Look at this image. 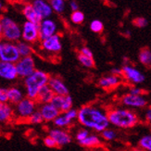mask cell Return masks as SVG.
Instances as JSON below:
<instances>
[{
	"label": "cell",
	"mask_w": 151,
	"mask_h": 151,
	"mask_svg": "<svg viewBox=\"0 0 151 151\" xmlns=\"http://www.w3.org/2000/svg\"><path fill=\"white\" fill-rule=\"evenodd\" d=\"M77 122L81 126L95 133H102L109 127L108 111L95 105H84L78 109Z\"/></svg>",
	"instance_id": "6da1fadb"
},
{
	"label": "cell",
	"mask_w": 151,
	"mask_h": 151,
	"mask_svg": "<svg viewBox=\"0 0 151 151\" xmlns=\"http://www.w3.org/2000/svg\"><path fill=\"white\" fill-rule=\"evenodd\" d=\"M108 111L110 125L118 129H131L140 122V118L134 109L128 108H113Z\"/></svg>",
	"instance_id": "7a4b0ae2"
},
{
	"label": "cell",
	"mask_w": 151,
	"mask_h": 151,
	"mask_svg": "<svg viewBox=\"0 0 151 151\" xmlns=\"http://www.w3.org/2000/svg\"><path fill=\"white\" fill-rule=\"evenodd\" d=\"M50 75L41 70H36L32 74L24 78L23 83L25 87V96L31 99L36 100L40 89L48 84Z\"/></svg>",
	"instance_id": "3957f363"
},
{
	"label": "cell",
	"mask_w": 151,
	"mask_h": 151,
	"mask_svg": "<svg viewBox=\"0 0 151 151\" xmlns=\"http://www.w3.org/2000/svg\"><path fill=\"white\" fill-rule=\"evenodd\" d=\"M0 21L2 23L3 34L2 39L12 43H17L22 39V27L14 19L9 17L3 16L0 17Z\"/></svg>",
	"instance_id": "277c9868"
},
{
	"label": "cell",
	"mask_w": 151,
	"mask_h": 151,
	"mask_svg": "<svg viewBox=\"0 0 151 151\" xmlns=\"http://www.w3.org/2000/svg\"><path fill=\"white\" fill-rule=\"evenodd\" d=\"M21 58L16 43L6 41L4 39L0 40V60L16 63Z\"/></svg>",
	"instance_id": "5b68a950"
},
{
	"label": "cell",
	"mask_w": 151,
	"mask_h": 151,
	"mask_svg": "<svg viewBox=\"0 0 151 151\" xmlns=\"http://www.w3.org/2000/svg\"><path fill=\"white\" fill-rule=\"evenodd\" d=\"M37 102L29 97H24L23 99L15 105L14 116L21 120L27 121L29 118L37 110Z\"/></svg>",
	"instance_id": "8992f818"
},
{
	"label": "cell",
	"mask_w": 151,
	"mask_h": 151,
	"mask_svg": "<svg viewBox=\"0 0 151 151\" xmlns=\"http://www.w3.org/2000/svg\"><path fill=\"white\" fill-rule=\"evenodd\" d=\"M120 102L123 107L131 109H147L148 105L147 98L144 95H132L127 93L123 95L120 98Z\"/></svg>",
	"instance_id": "52a82bcc"
},
{
	"label": "cell",
	"mask_w": 151,
	"mask_h": 151,
	"mask_svg": "<svg viewBox=\"0 0 151 151\" xmlns=\"http://www.w3.org/2000/svg\"><path fill=\"white\" fill-rule=\"evenodd\" d=\"M22 39L31 45L40 41L39 24L25 21L22 26Z\"/></svg>",
	"instance_id": "ba28073f"
},
{
	"label": "cell",
	"mask_w": 151,
	"mask_h": 151,
	"mask_svg": "<svg viewBox=\"0 0 151 151\" xmlns=\"http://www.w3.org/2000/svg\"><path fill=\"white\" fill-rule=\"evenodd\" d=\"M122 77L133 85L140 84L146 80V77L144 75V73H142L138 69L134 67L133 65L124 64L122 68Z\"/></svg>",
	"instance_id": "9c48e42d"
},
{
	"label": "cell",
	"mask_w": 151,
	"mask_h": 151,
	"mask_svg": "<svg viewBox=\"0 0 151 151\" xmlns=\"http://www.w3.org/2000/svg\"><path fill=\"white\" fill-rule=\"evenodd\" d=\"M15 65L19 77H22L23 79L30 76L36 70L35 60L32 56L21 58L15 63Z\"/></svg>",
	"instance_id": "30bf717a"
},
{
	"label": "cell",
	"mask_w": 151,
	"mask_h": 151,
	"mask_svg": "<svg viewBox=\"0 0 151 151\" xmlns=\"http://www.w3.org/2000/svg\"><path fill=\"white\" fill-rule=\"evenodd\" d=\"M40 47L43 51L50 55H58L62 49V42L60 35H55L40 41Z\"/></svg>",
	"instance_id": "8fae6325"
},
{
	"label": "cell",
	"mask_w": 151,
	"mask_h": 151,
	"mask_svg": "<svg viewBox=\"0 0 151 151\" xmlns=\"http://www.w3.org/2000/svg\"><path fill=\"white\" fill-rule=\"evenodd\" d=\"M39 34H40V41L57 35L58 34L57 22L51 18L42 19V22L39 24Z\"/></svg>",
	"instance_id": "7c38bea8"
},
{
	"label": "cell",
	"mask_w": 151,
	"mask_h": 151,
	"mask_svg": "<svg viewBox=\"0 0 151 151\" xmlns=\"http://www.w3.org/2000/svg\"><path fill=\"white\" fill-rule=\"evenodd\" d=\"M48 135H50L52 138L56 141L58 147L67 146L71 141H73V137H71L70 134L66 129L55 127V128L51 129L49 131Z\"/></svg>",
	"instance_id": "4fadbf2b"
},
{
	"label": "cell",
	"mask_w": 151,
	"mask_h": 151,
	"mask_svg": "<svg viewBox=\"0 0 151 151\" xmlns=\"http://www.w3.org/2000/svg\"><path fill=\"white\" fill-rule=\"evenodd\" d=\"M51 104L57 108L60 112H67L68 110L73 108V99L70 95L67 96H58L55 95Z\"/></svg>",
	"instance_id": "5bb4252c"
},
{
	"label": "cell",
	"mask_w": 151,
	"mask_h": 151,
	"mask_svg": "<svg viewBox=\"0 0 151 151\" xmlns=\"http://www.w3.org/2000/svg\"><path fill=\"white\" fill-rule=\"evenodd\" d=\"M18 77L15 63L0 60V78L6 81H14Z\"/></svg>",
	"instance_id": "9a60e30c"
},
{
	"label": "cell",
	"mask_w": 151,
	"mask_h": 151,
	"mask_svg": "<svg viewBox=\"0 0 151 151\" xmlns=\"http://www.w3.org/2000/svg\"><path fill=\"white\" fill-rule=\"evenodd\" d=\"M31 4L38 13V15L42 18V19L50 18L54 12L51 8L50 3L47 0H32Z\"/></svg>",
	"instance_id": "2e32d148"
},
{
	"label": "cell",
	"mask_w": 151,
	"mask_h": 151,
	"mask_svg": "<svg viewBox=\"0 0 151 151\" xmlns=\"http://www.w3.org/2000/svg\"><path fill=\"white\" fill-rule=\"evenodd\" d=\"M121 83H122V77L111 73L109 75L103 76L98 80V86L106 91L113 90L119 86Z\"/></svg>",
	"instance_id": "e0dca14e"
},
{
	"label": "cell",
	"mask_w": 151,
	"mask_h": 151,
	"mask_svg": "<svg viewBox=\"0 0 151 151\" xmlns=\"http://www.w3.org/2000/svg\"><path fill=\"white\" fill-rule=\"evenodd\" d=\"M38 110L40 111L44 122H53L56 118L60 114V111L55 108L51 103L40 105Z\"/></svg>",
	"instance_id": "ac0fdd59"
},
{
	"label": "cell",
	"mask_w": 151,
	"mask_h": 151,
	"mask_svg": "<svg viewBox=\"0 0 151 151\" xmlns=\"http://www.w3.org/2000/svg\"><path fill=\"white\" fill-rule=\"evenodd\" d=\"M49 87L54 92L55 95L58 96H67L69 94V89L67 85L65 84L61 78L58 76H50L48 82Z\"/></svg>",
	"instance_id": "d6986e66"
},
{
	"label": "cell",
	"mask_w": 151,
	"mask_h": 151,
	"mask_svg": "<svg viewBox=\"0 0 151 151\" xmlns=\"http://www.w3.org/2000/svg\"><path fill=\"white\" fill-rule=\"evenodd\" d=\"M22 12L27 22H34L35 24H40V22H42V18L38 15V13L35 11L32 4H25Z\"/></svg>",
	"instance_id": "ffe728a7"
},
{
	"label": "cell",
	"mask_w": 151,
	"mask_h": 151,
	"mask_svg": "<svg viewBox=\"0 0 151 151\" xmlns=\"http://www.w3.org/2000/svg\"><path fill=\"white\" fill-rule=\"evenodd\" d=\"M79 145L84 148H89V149L98 148L102 145V138H101V136L97 135L96 134L90 133V134L86 138L79 143Z\"/></svg>",
	"instance_id": "44dd1931"
},
{
	"label": "cell",
	"mask_w": 151,
	"mask_h": 151,
	"mask_svg": "<svg viewBox=\"0 0 151 151\" xmlns=\"http://www.w3.org/2000/svg\"><path fill=\"white\" fill-rule=\"evenodd\" d=\"M54 96H55L54 92L52 91V89L49 87V85L47 84V85H45V86H43L40 89L35 101L39 105L51 103V101H52V99H53Z\"/></svg>",
	"instance_id": "7402d4cb"
},
{
	"label": "cell",
	"mask_w": 151,
	"mask_h": 151,
	"mask_svg": "<svg viewBox=\"0 0 151 151\" xmlns=\"http://www.w3.org/2000/svg\"><path fill=\"white\" fill-rule=\"evenodd\" d=\"M74 121L69 116L67 112H60L53 122L54 126L57 128H61V129H67L70 127L73 124Z\"/></svg>",
	"instance_id": "603a6c76"
},
{
	"label": "cell",
	"mask_w": 151,
	"mask_h": 151,
	"mask_svg": "<svg viewBox=\"0 0 151 151\" xmlns=\"http://www.w3.org/2000/svg\"><path fill=\"white\" fill-rule=\"evenodd\" d=\"M14 117V109L9 103H0V123L6 122Z\"/></svg>",
	"instance_id": "cb8c5ba5"
},
{
	"label": "cell",
	"mask_w": 151,
	"mask_h": 151,
	"mask_svg": "<svg viewBox=\"0 0 151 151\" xmlns=\"http://www.w3.org/2000/svg\"><path fill=\"white\" fill-rule=\"evenodd\" d=\"M23 91L17 86L9 88V103L10 105H17L24 98Z\"/></svg>",
	"instance_id": "d4e9b609"
},
{
	"label": "cell",
	"mask_w": 151,
	"mask_h": 151,
	"mask_svg": "<svg viewBox=\"0 0 151 151\" xmlns=\"http://www.w3.org/2000/svg\"><path fill=\"white\" fill-rule=\"evenodd\" d=\"M16 45H17L18 50H19V53L22 58L32 56L34 48H32V45L31 44L25 42V41H19L16 43Z\"/></svg>",
	"instance_id": "484cf974"
},
{
	"label": "cell",
	"mask_w": 151,
	"mask_h": 151,
	"mask_svg": "<svg viewBox=\"0 0 151 151\" xmlns=\"http://www.w3.org/2000/svg\"><path fill=\"white\" fill-rule=\"evenodd\" d=\"M140 63L147 68H151V50L147 47L142 48L138 54Z\"/></svg>",
	"instance_id": "4316f807"
},
{
	"label": "cell",
	"mask_w": 151,
	"mask_h": 151,
	"mask_svg": "<svg viewBox=\"0 0 151 151\" xmlns=\"http://www.w3.org/2000/svg\"><path fill=\"white\" fill-rule=\"evenodd\" d=\"M77 58H78V61L80 62V64L82 65V66L86 68V69H93L96 65L94 58H90L87 56H84L81 53H78Z\"/></svg>",
	"instance_id": "83f0119b"
},
{
	"label": "cell",
	"mask_w": 151,
	"mask_h": 151,
	"mask_svg": "<svg viewBox=\"0 0 151 151\" xmlns=\"http://www.w3.org/2000/svg\"><path fill=\"white\" fill-rule=\"evenodd\" d=\"M49 3L53 11L58 13V14H61V13L65 11V9H66V2H65V0H49Z\"/></svg>",
	"instance_id": "f1b7e54d"
},
{
	"label": "cell",
	"mask_w": 151,
	"mask_h": 151,
	"mask_svg": "<svg viewBox=\"0 0 151 151\" xmlns=\"http://www.w3.org/2000/svg\"><path fill=\"white\" fill-rule=\"evenodd\" d=\"M100 136L102 140L106 141V142H111V141H114L117 136H118V134H117V131L112 129V128H108L106 130H104L102 133H100Z\"/></svg>",
	"instance_id": "f546056e"
},
{
	"label": "cell",
	"mask_w": 151,
	"mask_h": 151,
	"mask_svg": "<svg viewBox=\"0 0 151 151\" xmlns=\"http://www.w3.org/2000/svg\"><path fill=\"white\" fill-rule=\"evenodd\" d=\"M138 147L144 151H151V134L141 137L138 142Z\"/></svg>",
	"instance_id": "4dcf8cb0"
},
{
	"label": "cell",
	"mask_w": 151,
	"mask_h": 151,
	"mask_svg": "<svg viewBox=\"0 0 151 151\" xmlns=\"http://www.w3.org/2000/svg\"><path fill=\"white\" fill-rule=\"evenodd\" d=\"M70 21L73 24H82L84 21V14L80 10L73 11L70 14Z\"/></svg>",
	"instance_id": "1f68e13d"
},
{
	"label": "cell",
	"mask_w": 151,
	"mask_h": 151,
	"mask_svg": "<svg viewBox=\"0 0 151 151\" xmlns=\"http://www.w3.org/2000/svg\"><path fill=\"white\" fill-rule=\"evenodd\" d=\"M90 30L95 34H101L104 30V24L100 19H94L90 23Z\"/></svg>",
	"instance_id": "d6a6232c"
},
{
	"label": "cell",
	"mask_w": 151,
	"mask_h": 151,
	"mask_svg": "<svg viewBox=\"0 0 151 151\" xmlns=\"http://www.w3.org/2000/svg\"><path fill=\"white\" fill-rule=\"evenodd\" d=\"M29 122V123L31 124H41L42 122H44V119L40 113V111L38 109L35 111V112L32 114L29 119L27 120Z\"/></svg>",
	"instance_id": "836d02e7"
},
{
	"label": "cell",
	"mask_w": 151,
	"mask_h": 151,
	"mask_svg": "<svg viewBox=\"0 0 151 151\" xmlns=\"http://www.w3.org/2000/svg\"><path fill=\"white\" fill-rule=\"evenodd\" d=\"M90 134V132L87 130V129H85V128H81V129H79L77 131V133L75 134V140L78 142V143H80L82 142L83 140H84L86 137Z\"/></svg>",
	"instance_id": "e575fe53"
},
{
	"label": "cell",
	"mask_w": 151,
	"mask_h": 151,
	"mask_svg": "<svg viewBox=\"0 0 151 151\" xmlns=\"http://www.w3.org/2000/svg\"><path fill=\"white\" fill-rule=\"evenodd\" d=\"M133 24L137 28H144L147 25V19L144 17H137L134 19Z\"/></svg>",
	"instance_id": "d590c367"
},
{
	"label": "cell",
	"mask_w": 151,
	"mask_h": 151,
	"mask_svg": "<svg viewBox=\"0 0 151 151\" xmlns=\"http://www.w3.org/2000/svg\"><path fill=\"white\" fill-rule=\"evenodd\" d=\"M44 142V145L47 147H49V148H55V147H58V145H57V143L56 141L52 138V137L50 135H47L44 138L43 140Z\"/></svg>",
	"instance_id": "8d00e7d4"
},
{
	"label": "cell",
	"mask_w": 151,
	"mask_h": 151,
	"mask_svg": "<svg viewBox=\"0 0 151 151\" xmlns=\"http://www.w3.org/2000/svg\"><path fill=\"white\" fill-rule=\"evenodd\" d=\"M0 103H9V89L0 87Z\"/></svg>",
	"instance_id": "74e56055"
},
{
	"label": "cell",
	"mask_w": 151,
	"mask_h": 151,
	"mask_svg": "<svg viewBox=\"0 0 151 151\" xmlns=\"http://www.w3.org/2000/svg\"><path fill=\"white\" fill-rule=\"evenodd\" d=\"M128 93L132 94V95H138V96H140V95H144V90L142 88L138 87V86H136V85H134V86L130 87Z\"/></svg>",
	"instance_id": "f35d334b"
},
{
	"label": "cell",
	"mask_w": 151,
	"mask_h": 151,
	"mask_svg": "<svg viewBox=\"0 0 151 151\" xmlns=\"http://www.w3.org/2000/svg\"><path fill=\"white\" fill-rule=\"evenodd\" d=\"M79 53H81L84 56H87V57H90V58H94V54L93 52H92V50L87 47H81V49L79 50Z\"/></svg>",
	"instance_id": "ab89813d"
},
{
	"label": "cell",
	"mask_w": 151,
	"mask_h": 151,
	"mask_svg": "<svg viewBox=\"0 0 151 151\" xmlns=\"http://www.w3.org/2000/svg\"><path fill=\"white\" fill-rule=\"evenodd\" d=\"M145 120L151 123V105L150 106H147V108L146 109V111H145Z\"/></svg>",
	"instance_id": "60d3db41"
},
{
	"label": "cell",
	"mask_w": 151,
	"mask_h": 151,
	"mask_svg": "<svg viewBox=\"0 0 151 151\" xmlns=\"http://www.w3.org/2000/svg\"><path fill=\"white\" fill-rule=\"evenodd\" d=\"M70 8L73 11H76V10H79V5H78V3L75 1V0H70Z\"/></svg>",
	"instance_id": "b9f144b4"
},
{
	"label": "cell",
	"mask_w": 151,
	"mask_h": 151,
	"mask_svg": "<svg viewBox=\"0 0 151 151\" xmlns=\"http://www.w3.org/2000/svg\"><path fill=\"white\" fill-rule=\"evenodd\" d=\"M111 74H114V75H117V76H120L122 77V68H113L111 70Z\"/></svg>",
	"instance_id": "7bdbcfd3"
},
{
	"label": "cell",
	"mask_w": 151,
	"mask_h": 151,
	"mask_svg": "<svg viewBox=\"0 0 151 151\" xmlns=\"http://www.w3.org/2000/svg\"><path fill=\"white\" fill-rule=\"evenodd\" d=\"M2 34H3V28H2V23L0 21V40L2 39Z\"/></svg>",
	"instance_id": "ee69618b"
},
{
	"label": "cell",
	"mask_w": 151,
	"mask_h": 151,
	"mask_svg": "<svg viewBox=\"0 0 151 151\" xmlns=\"http://www.w3.org/2000/svg\"><path fill=\"white\" fill-rule=\"evenodd\" d=\"M3 9H4V5H3V2L1 1V0H0V13L2 12Z\"/></svg>",
	"instance_id": "f6af8a7d"
}]
</instances>
